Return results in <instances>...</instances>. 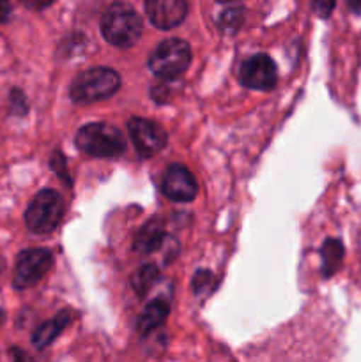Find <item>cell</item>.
Instances as JSON below:
<instances>
[{
	"label": "cell",
	"instance_id": "cell-6",
	"mask_svg": "<svg viewBox=\"0 0 361 362\" xmlns=\"http://www.w3.org/2000/svg\"><path fill=\"white\" fill-rule=\"evenodd\" d=\"M53 257L48 250L32 247L18 255L16 269H14V288L25 290L38 285L46 272L52 269Z\"/></svg>",
	"mask_w": 361,
	"mask_h": 362
},
{
	"label": "cell",
	"instance_id": "cell-4",
	"mask_svg": "<svg viewBox=\"0 0 361 362\" xmlns=\"http://www.w3.org/2000/svg\"><path fill=\"white\" fill-rule=\"evenodd\" d=\"M190 62V45L180 39H166L156 46L149 57L147 66L161 80H173L188 69Z\"/></svg>",
	"mask_w": 361,
	"mask_h": 362
},
{
	"label": "cell",
	"instance_id": "cell-16",
	"mask_svg": "<svg viewBox=\"0 0 361 362\" xmlns=\"http://www.w3.org/2000/svg\"><path fill=\"white\" fill-rule=\"evenodd\" d=\"M244 21V9L243 7H230L219 14L218 27L223 34H236Z\"/></svg>",
	"mask_w": 361,
	"mask_h": 362
},
{
	"label": "cell",
	"instance_id": "cell-19",
	"mask_svg": "<svg viewBox=\"0 0 361 362\" xmlns=\"http://www.w3.org/2000/svg\"><path fill=\"white\" fill-rule=\"evenodd\" d=\"M64 165H66V161H64L62 154H60V152H55V154H53V158H52V170H53V172L59 173V175L62 177L64 180H67V179H69V175L64 172Z\"/></svg>",
	"mask_w": 361,
	"mask_h": 362
},
{
	"label": "cell",
	"instance_id": "cell-10",
	"mask_svg": "<svg viewBox=\"0 0 361 362\" xmlns=\"http://www.w3.org/2000/svg\"><path fill=\"white\" fill-rule=\"evenodd\" d=\"M145 13L154 27L170 30L186 18L188 0H145Z\"/></svg>",
	"mask_w": 361,
	"mask_h": 362
},
{
	"label": "cell",
	"instance_id": "cell-17",
	"mask_svg": "<svg viewBox=\"0 0 361 362\" xmlns=\"http://www.w3.org/2000/svg\"><path fill=\"white\" fill-rule=\"evenodd\" d=\"M214 281V276L209 271H198L193 276V292L195 293H204L211 288V283Z\"/></svg>",
	"mask_w": 361,
	"mask_h": 362
},
{
	"label": "cell",
	"instance_id": "cell-18",
	"mask_svg": "<svg viewBox=\"0 0 361 362\" xmlns=\"http://www.w3.org/2000/svg\"><path fill=\"white\" fill-rule=\"evenodd\" d=\"M336 0H311V9L319 18H328L335 9Z\"/></svg>",
	"mask_w": 361,
	"mask_h": 362
},
{
	"label": "cell",
	"instance_id": "cell-21",
	"mask_svg": "<svg viewBox=\"0 0 361 362\" xmlns=\"http://www.w3.org/2000/svg\"><path fill=\"white\" fill-rule=\"evenodd\" d=\"M347 4H349V7L353 13L361 14V0H347Z\"/></svg>",
	"mask_w": 361,
	"mask_h": 362
},
{
	"label": "cell",
	"instance_id": "cell-2",
	"mask_svg": "<svg viewBox=\"0 0 361 362\" xmlns=\"http://www.w3.org/2000/svg\"><path fill=\"white\" fill-rule=\"evenodd\" d=\"M119 88V73L108 67H92L74 78L69 87V95L78 105H88V103L112 98Z\"/></svg>",
	"mask_w": 361,
	"mask_h": 362
},
{
	"label": "cell",
	"instance_id": "cell-5",
	"mask_svg": "<svg viewBox=\"0 0 361 362\" xmlns=\"http://www.w3.org/2000/svg\"><path fill=\"white\" fill-rule=\"evenodd\" d=\"M64 216V200L57 191H39L25 212V225L30 232L45 235L59 226Z\"/></svg>",
	"mask_w": 361,
	"mask_h": 362
},
{
	"label": "cell",
	"instance_id": "cell-15",
	"mask_svg": "<svg viewBox=\"0 0 361 362\" xmlns=\"http://www.w3.org/2000/svg\"><path fill=\"white\" fill-rule=\"evenodd\" d=\"M159 279V269L156 265L147 264V265H142L137 272L133 274L131 278V286L133 290L137 292V296L144 297L145 293L149 292L152 285Z\"/></svg>",
	"mask_w": 361,
	"mask_h": 362
},
{
	"label": "cell",
	"instance_id": "cell-1",
	"mask_svg": "<svg viewBox=\"0 0 361 362\" xmlns=\"http://www.w3.org/2000/svg\"><path fill=\"white\" fill-rule=\"evenodd\" d=\"M142 18L126 2H113L103 13L101 32L103 37L117 48H130L142 35Z\"/></svg>",
	"mask_w": 361,
	"mask_h": 362
},
{
	"label": "cell",
	"instance_id": "cell-8",
	"mask_svg": "<svg viewBox=\"0 0 361 362\" xmlns=\"http://www.w3.org/2000/svg\"><path fill=\"white\" fill-rule=\"evenodd\" d=\"M239 80L244 87L253 90H271L278 80L276 66L273 59L264 53H257L243 64L239 71Z\"/></svg>",
	"mask_w": 361,
	"mask_h": 362
},
{
	"label": "cell",
	"instance_id": "cell-14",
	"mask_svg": "<svg viewBox=\"0 0 361 362\" xmlns=\"http://www.w3.org/2000/svg\"><path fill=\"white\" fill-rule=\"evenodd\" d=\"M322 257V274L326 278H331L336 271L340 269L343 260V246L340 240L336 239H328L324 240L321 250Z\"/></svg>",
	"mask_w": 361,
	"mask_h": 362
},
{
	"label": "cell",
	"instance_id": "cell-12",
	"mask_svg": "<svg viewBox=\"0 0 361 362\" xmlns=\"http://www.w3.org/2000/svg\"><path fill=\"white\" fill-rule=\"evenodd\" d=\"M69 322V311H60V313H57L55 317L50 318L48 322H45V324L39 325V327L35 329L34 336H32V345H34L35 349H46L50 343H53L59 338V334L67 327Z\"/></svg>",
	"mask_w": 361,
	"mask_h": 362
},
{
	"label": "cell",
	"instance_id": "cell-11",
	"mask_svg": "<svg viewBox=\"0 0 361 362\" xmlns=\"http://www.w3.org/2000/svg\"><path fill=\"white\" fill-rule=\"evenodd\" d=\"M165 240V226L159 218L149 219L138 232L137 239H134L133 250L138 253H152V251L159 250V246Z\"/></svg>",
	"mask_w": 361,
	"mask_h": 362
},
{
	"label": "cell",
	"instance_id": "cell-23",
	"mask_svg": "<svg viewBox=\"0 0 361 362\" xmlns=\"http://www.w3.org/2000/svg\"><path fill=\"white\" fill-rule=\"evenodd\" d=\"M2 320H4V313L0 311V325H2Z\"/></svg>",
	"mask_w": 361,
	"mask_h": 362
},
{
	"label": "cell",
	"instance_id": "cell-7",
	"mask_svg": "<svg viewBox=\"0 0 361 362\" xmlns=\"http://www.w3.org/2000/svg\"><path fill=\"white\" fill-rule=\"evenodd\" d=\"M127 131H130L134 148H137L142 158H151V156L158 154L168 141L165 129L159 124H156L154 120L133 117L127 122Z\"/></svg>",
	"mask_w": 361,
	"mask_h": 362
},
{
	"label": "cell",
	"instance_id": "cell-9",
	"mask_svg": "<svg viewBox=\"0 0 361 362\" xmlns=\"http://www.w3.org/2000/svg\"><path fill=\"white\" fill-rule=\"evenodd\" d=\"M161 191L172 202H191L197 197V180L183 165H172L163 177Z\"/></svg>",
	"mask_w": 361,
	"mask_h": 362
},
{
	"label": "cell",
	"instance_id": "cell-13",
	"mask_svg": "<svg viewBox=\"0 0 361 362\" xmlns=\"http://www.w3.org/2000/svg\"><path fill=\"white\" fill-rule=\"evenodd\" d=\"M168 315H170L168 303H165L163 299L152 300V303L142 311L140 317H138L137 332L142 336L149 334V332H152L154 329H158L159 325L165 324Z\"/></svg>",
	"mask_w": 361,
	"mask_h": 362
},
{
	"label": "cell",
	"instance_id": "cell-3",
	"mask_svg": "<svg viewBox=\"0 0 361 362\" xmlns=\"http://www.w3.org/2000/svg\"><path fill=\"white\" fill-rule=\"evenodd\" d=\"M74 141L81 152L94 158H117L126 151L122 133L105 122H92L80 127Z\"/></svg>",
	"mask_w": 361,
	"mask_h": 362
},
{
	"label": "cell",
	"instance_id": "cell-20",
	"mask_svg": "<svg viewBox=\"0 0 361 362\" xmlns=\"http://www.w3.org/2000/svg\"><path fill=\"white\" fill-rule=\"evenodd\" d=\"M11 16V4L7 0H0V23L9 20Z\"/></svg>",
	"mask_w": 361,
	"mask_h": 362
},
{
	"label": "cell",
	"instance_id": "cell-22",
	"mask_svg": "<svg viewBox=\"0 0 361 362\" xmlns=\"http://www.w3.org/2000/svg\"><path fill=\"white\" fill-rule=\"evenodd\" d=\"M218 2H222V4H229V2H237V0H218Z\"/></svg>",
	"mask_w": 361,
	"mask_h": 362
}]
</instances>
